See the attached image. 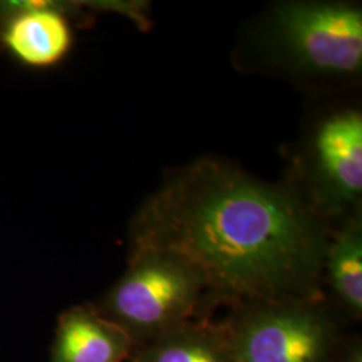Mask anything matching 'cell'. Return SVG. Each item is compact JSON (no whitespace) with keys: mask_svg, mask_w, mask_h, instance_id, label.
<instances>
[{"mask_svg":"<svg viewBox=\"0 0 362 362\" xmlns=\"http://www.w3.org/2000/svg\"><path fill=\"white\" fill-rule=\"evenodd\" d=\"M322 326L302 311H272L247 325L235 349L236 362H318Z\"/></svg>","mask_w":362,"mask_h":362,"instance_id":"277c9868","label":"cell"},{"mask_svg":"<svg viewBox=\"0 0 362 362\" xmlns=\"http://www.w3.org/2000/svg\"><path fill=\"white\" fill-rule=\"evenodd\" d=\"M129 272L117 287L116 310L139 325L164 322L194 297L199 278L177 259L156 251Z\"/></svg>","mask_w":362,"mask_h":362,"instance_id":"3957f363","label":"cell"},{"mask_svg":"<svg viewBox=\"0 0 362 362\" xmlns=\"http://www.w3.org/2000/svg\"><path fill=\"white\" fill-rule=\"evenodd\" d=\"M139 231L144 251L177 259L200 282L269 300L306 291L325 251L320 224L298 196L209 161L156 194Z\"/></svg>","mask_w":362,"mask_h":362,"instance_id":"6da1fadb","label":"cell"},{"mask_svg":"<svg viewBox=\"0 0 362 362\" xmlns=\"http://www.w3.org/2000/svg\"><path fill=\"white\" fill-rule=\"evenodd\" d=\"M276 31L298 65L349 76L362 65V13L348 4L287 3L278 7Z\"/></svg>","mask_w":362,"mask_h":362,"instance_id":"7a4b0ae2","label":"cell"},{"mask_svg":"<svg viewBox=\"0 0 362 362\" xmlns=\"http://www.w3.org/2000/svg\"><path fill=\"white\" fill-rule=\"evenodd\" d=\"M320 177L330 200L349 204L362 192V117L345 112L329 118L315 137Z\"/></svg>","mask_w":362,"mask_h":362,"instance_id":"5b68a950","label":"cell"},{"mask_svg":"<svg viewBox=\"0 0 362 362\" xmlns=\"http://www.w3.org/2000/svg\"><path fill=\"white\" fill-rule=\"evenodd\" d=\"M156 362H223L207 346L196 342H176L160 350Z\"/></svg>","mask_w":362,"mask_h":362,"instance_id":"9c48e42d","label":"cell"},{"mask_svg":"<svg viewBox=\"0 0 362 362\" xmlns=\"http://www.w3.org/2000/svg\"><path fill=\"white\" fill-rule=\"evenodd\" d=\"M117 346L103 326L85 315H73L62 325L58 362H113Z\"/></svg>","mask_w":362,"mask_h":362,"instance_id":"52a82bcc","label":"cell"},{"mask_svg":"<svg viewBox=\"0 0 362 362\" xmlns=\"http://www.w3.org/2000/svg\"><path fill=\"white\" fill-rule=\"evenodd\" d=\"M6 13L0 39L16 59L33 67L59 62L71 46V30L65 16L43 4L13 6Z\"/></svg>","mask_w":362,"mask_h":362,"instance_id":"8992f818","label":"cell"},{"mask_svg":"<svg viewBox=\"0 0 362 362\" xmlns=\"http://www.w3.org/2000/svg\"><path fill=\"white\" fill-rule=\"evenodd\" d=\"M329 272L338 296L353 310L362 309L361 228L353 224L329 251Z\"/></svg>","mask_w":362,"mask_h":362,"instance_id":"ba28073f","label":"cell"},{"mask_svg":"<svg viewBox=\"0 0 362 362\" xmlns=\"http://www.w3.org/2000/svg\"><path fill=\"white\" fill-rule=\"evenodd\" d=\"M346 362H362L361 353H360V351H356Z\"/></svg>","mask_w":362,"mask_h":362,"instance_id":"30bf717a","label":"cell"}]
</instances>
